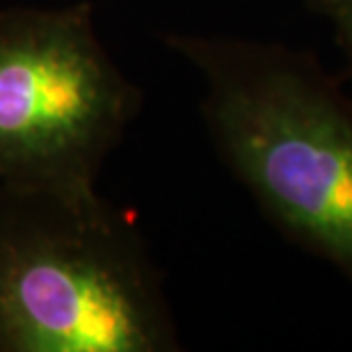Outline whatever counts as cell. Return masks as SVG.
Here are the masks:
<instances>
[{
    "instance_id": "4",
    "label": "cell",
    "mask_w": 352,
    "mask_h": 352,
    "mask_svg": "<svg viewBox=\"0 0 352 352\" xmlns=\"http://www.w3.org/2000/svg\"><path fill=\"white\" fill-rule=\"evenodd\" d=\"M307 5L327 21L346 67L343 76L352 87V0H307Z\"/></svg>"
},
{
    "instance_id": "1",
    "label": "cell",
    "mask_w": 352,
    "mask_h": 352,
    "mask_svg": "<svg viewBox=\"0 0 352 352\" xmlns=\"http://www.w3.org/2000/svg\"><path fill=\"white\" fill-rule=\"evenodd\" d=\"M199 76L217 156L263 217L352 286V87L279 41L167 32Z\"/></svg>"
},
{
    "instance_id": "2",
    "label": "cell",
    "mask_w": 352,
    "mask_h": 352,
    "mask_svg": "<svg viewBox=\"0 0 352 352\" xmlns=\"http://www.w3.org/2000/svg\"><path fill=\"white\" fill-rule=\"evenodd\" d=\"M163 274L96 183L0 181V352H176Z\"/></svg>"
},
{
    "instance_id": "3",
    "label": "cell",
    "mask_w": 352,
    "mask_h": 352,
    "mask_svg": "<svg viewBox=\"0 0 352 352\" xmlns=\"http://www.w3.org/2000/svg\"><path fill=\"white\" fill-rule=\"evenodd\" d=\"M142 110L91 3L0 10V181L96 183Z\"/></svg>"
}]
</instances>
